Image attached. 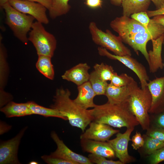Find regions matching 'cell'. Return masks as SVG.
<instances>
[{
    "label": "cell",
    "mask_w": 164,
    "mask_h": 164,
    "mask_svg": "<svg viewBox=\"0 0 164 164\" xmlns=\"http://www.w3.org/2000/svg\"><path fill=\"white\" fill-rule=\"evenodd\" d=\"M146 134L164 143V129L150 127Z\"/></svg>",
    "instance_id": "cell-35"
},
{
    "label": "cell",
    "mask_w": 164,
    "mask_h": 164,
    "mask_svg": "<svg viewBox=\"0 0 164 164\" xmlns=\"http://www.w3.org/2000/svg\"><path fill=\"white\" fill-rule=\"evenodd\" d=\"M42 24L37 21L33 22L28 40L34 45L38 56L52 57L56 48V40L53 35L46 30Z\"/></svg>",
    "instance_id": "cell-7"
},
{
    "label": "cell",
    "mask_w": 164,
    "mask_h": 164,
    "mask_svg": "<svg viewBox=\"0 0 164 164\" xmlns=\"http://www.w3.org/2000/svg\"><path fill=\"white\" fill-rule=\"evenodd\" d=\"M132 146L133 149L137 150L142 148L144 144V140L143 136L137 131L132 137Z\"/></svg>",
    "instance_id": "cell-36"
},
{
    "label": "cell",
    "mask_w": 164,
    "mask_h": 164,
    "mask_svg": "<svg viewBox=\"0 0 164 164\" xmlns=\"http://www.w3.org/2000/svg\"><path fill=\"white\" fill-rule=\"evenodd\" d=\"M163 45H164V39H163Z\"/></svg>",
    "instance_id": "cell-46"
},
{
    "label": "cell",
    "mask_w": 164,
    "mask_h": 164,
    "mask_svg": "<svg viewBox=\"0 0 164 164\" xmlns=\"http://www.w3.org/2000/svg\"><path fill=\"white\" fill-rule=\"evenodd\" d=\"M77 90L78 95L73 100L77 105L85 110L96 106L94 99L96 95L89 81L78 86Z\"/></svg>",
    "instance_id": "cell-18"
},
{
    "label": "cell",
    "mask_w": 164,
    "mask_h": 164,
    "mask_svg": "<svg viewBox=\"0 0 164 164\" xmlns=\"http://www.w3.org/2000/svg\"><path fill=\"white\" fill-rule=\"evenodd\" d=\"M27 103L32 114L39 115L46 117H56L64 120H67L66 117L56 109L46 108L39 105L33 101H29Z\"/></svg>",
    "instance_id": "cell-22"
},
{
    "label": "cell",
    "mask_w": 164,
    "mask_h": 164,
    "mask_svg": "<svg viewBox=\"0 0 164 164\" xmlns=\"http://www.w3.org/2000/svg\"><path fill=\"white\" fill-rule=\"evenodd\" d=\"M11 126H9L2 121L0 123V134L2 135L10 129Z\"/></svg>",
    "instance_id": "cell-40"
},
{
    "label": "cell",
    "mask_w": 164,
    "mask_h": 164,
    "mask_svg": "<svg viewBox=\"0 0 164 164\" xmlns=\"http://www.w3.org/2000/svg\"><path fill=\"white\" fill-rule=\"evenodd\" d=\"M152 19L164 26V15H160L155 16L153 17Z\"/></svg>",
    "instance_id": "cell-41"
},
{
    "label": "cell",
    "mask_w": 164,
    "mask_h": 164,
    "mask_svg": "<svg viewBox=\"0 0 164 164\" xmlns=\"http://www.w3.org/2000/svg\"><path fill=\"white\" fill-rule=\"evenodd\" d=\"M152 2L157 9L160 8L162 6L164 5V0H150Z\"/></svg>",
    "instance_id": "cell-42"
},
{
    "label": "cell",
    "mask_w": 164,
    "mask_h": 164,
    "mask_svg": "<svg viewBox=\"0 0 164 164\" xmlns=\"http://www.w3.org/2000/svg\"><path fill=\"white\" fill-rule=\"evenodd\" d=\"M85 4L89 7L95 9L101 7L102 5V0H86Z\"/></svg>",
    "instance_id": "cell-37"
},
{
    "label": "cell",
    "mask_w": 164,
    "mask_h": 164,
    "mask_svg": "<svg viewBox=\"0 0 164 164\" xmlns=\"http://www.w3.org/2000/svg\"><path fill=\"white\" fill-rule=\"evenodd\" d=\"M94 70L104 81H110L115 72L113 67L103 63H96L93 67Z\"/></svg>",
    "instance_id": "cell-28"
},
{
    "label": "cell",
    "mask_w": 164,
    "mask_h": 164,
    "mask_svg": "<svg viewBox=\"0 0 164 164\" xmlns=\"http://www.w3.org/2000/svg\"><path fill=\"white\" fill-rule=\"evenodd\" d=\"M152 101L151 94L148 87L142 88L136 83L128 102L129 109L143 130H147L150 127L149 111Z\"/></svg>",
    "instance_id": "cell-4"
},
{
    "label": "cell",
    "mask_w": 164,
    "mask_h": 164,
    "mask_svg": "<svg viewBox=\"0 0 164 164\" xmlns=\"http://www.w3.org/2000/svg\"><path fill=\"white\" fill-rule=\"evenodd\" d=\"M89 29L92 40L96 44L111 51L115 55L131 56L130 50L124 44L118 36L113 34L110 30L103 31L94 22L90 23Z\"/></svg>",
    "instance_id": "cell-6"
},
{
    "label": "cell",
    "mask_w": 164,
    "mask_h": 164,
    "mask_svg": "<svg viewBox=\"0 0 164 164\" xmlns=\"http://www.w3.org/2000/svg\"><path fill=\"white\" fill-rule=\"evenodd\" d=\"M71 92L62 87L57 88L50 108L56 109L66 117L71 126L79 128L84 132L93 121L89 110L77 105L70 98Z\"/></svg>",
    "instance_id": "cell-3"
},
{
    "label": "cell",
    "mask_w": 164,
    "mask_h": 164,
    "mask_svg": "<svg viewBox=\"0 0 164 164\" xmlns=\"http://www.w3.org/2000/svg\"><path fill=\"white\" fill-rule=\"evenodd\" d=\"M93 121L115 128H134L139 125L128 106V102L113 104L108 102L96 105L89 110Z\"/></svg>",
    "instance_id": "cell-2"
},
{
    "label": "cell",
    "mask_w": 164,
    "mask_h": 164,
    "mask_svg": "<svg viewBox=\"0 0 164 164\" xmlns=\"http://www.w3.org/2000/svg\"><path fill=\"white\" fill-rule=\"evenodd\" d=\"M164 39V34L156 39L151 40L152 50L148 52L149 61L148 62L150 73H155L159 68L162 69L164 63L161 57L162 48Z\"/></svg>",
    "instance_id": "cell-19"
},
{
    "label": "cell",
    "mask_w": 164,
    "mask_h": 164,
    "mask_svg": "<svg viewBox=\"0 0 164 164\" xmlns=\"http://www.w3.org/2000/svg\"><path fill=\"white\" fill-rule=\"evenodd\" d=\"M110 26L117 33L122 42L129 46L138 55L140 52L149 61L147 43L164 34V26L151 19L148 28L137 21L122 15L112 20Z\"/></svg>",
    "instance_id": "cell-1"
},
{
    "label": "cell",
    "mask_w": 164,
    "mask_h": 164,
    "mask_svg": "<svg viewBox=\"0 0 164 164\" xmlns=\"http://www.w3.org/2000/svg\"><path fill=\"white\" fill-rule=\"evenodd\" d=\"M0 111L8 118L32 114L27 102L17 103L11 101L1 108Z\"/></svg>",
    "instance_id": "cell-20"
},
{
    "label": "cell",
    "mask_w": 164,
    "mask_h": 164,
    "mask_svg": "<svg viewBox=\"0 0 164 164\" xmlns=\"http://www.w3.org/2000/svg\"><path fill=\"white\" fill-rule=\"evenodd\" d=\"M89 125V128L80 135V139L107 142L113 135L119 132L109 125L93 121Z\"/></svg>",
    "instance_id": "cell-14"
},
{
    "label": "cell",
    "mask_w": 164,
    "mask_h": 164,
    "mask_svg": "<svg viewBox=\"0 0 164 164\" xmlns=\"http://www.w3.org/2000/svg\"><path fill=\"white\" fill-rule=\"evenodd\" d=\"M111 3L116 6H120L121 5L122 0H109Z\"/></svg>",
    "instance_id": "cell-43"
},
{
    "label": "cell",
    "mask_w": 164,
    "mask_h": 164,
    "mask_svg": "<svg viewBox=\"0 0 164 164\" xmlns=\"http://www.w3.org/2000/svg\"><path fill=\"white\" fill-rule=\"evenodd\" d=\"M8 2L16 10L33 16L37 21L45 24L49 23L47 9L42 4L26 0H8Z\"/></svg>",
    "instance_id": "cell-10"
},
{
    "label": "cell",
    "mask_w": 164,
    "mask_h": 164,
    "mask_svg": "<svg viewBox=\"0 0 164 164\" xmlns=\"http://www.w3.org/2000/svg\"><path fill=\"white\" fill-rule=\"evenodd\" d=\"M80 143L85 152L108 158H114L116 156L114 150L108 142L80 139Z\"/></svg>",
    "instance_id": "cell-15"
},
{
    "label": "cell",
    "mask_w": 164,
    "mask_h": 164,
    "mask_svg": "<svg viewBox=\"0 0 164 164\" xmlns=\"http://www.w3.org/2000/svg\"><path fill=\"white\" fill-rule=\"evenodd\" d=\"M151 114L150 127L164 129V112Z\"/></svg>",
    "instance_id": "cell-31"
},
{
    "label": "cell",
    "mask_w": 164,
    "mask_h": 164,
    "mask_svg": "<svg viewBox=\"0 0 164 164\" xmlns=\"http://www.w3.org/2000/svg\"><path fill=\"white\" fill-rule=\"evenodd\" d=\"M88 158L92 163L97 164H123L120 160L114 161L108 160L106 158L100 155L90 153Z\"/></svg>",
    "instance_id": "cell-30"
},
{
    "label": "cell",
    "mask_w": 164,
    "mask_h": 164,
    "mask_svg": "<svg viewBox=\"0 0 164 164\" xmlns=\"http://www.w3.org/2000/svg\"><path fill=\"white\" fill-rule=\"evenodd\" d=\"M134 128H127L123 133L116 134L114 138L107 142L114 150L115 156L123 164L129 163L135 161V159L130 155L128 151L129 142L131 141L130 137Z\"/></svg>",
    "instance_id": "cell-9"
},
{
    "label": "cell",
    "mask_w": 164,
    "mask_h": 164,
    "mask_svg": "<svg viewBox=\"0 0 164 164\" xmlns=\"http://www.w3.org/2000/svg\"><path fill=\"white\" fill-rule=\"evenodd\" d=\"M146 12L149 18L158 15H164V5L160 8L155 10H147Z\"/></svg>",
    "instance_id": "cell-38"
},
{
    "label": "cell",
    "mask_w": 164,
    "mask_h": 164,
    "mask_svg": "<svg viewBox=\"0 0 164 164\" xmlns=\"http://www.w3.org/2000/svg\"><path fill=\"white\" fill-rule=\"evenodd\" d=\"M8 2V0H0V5L2 8V6L5 3Z\"/></svg>",
    "instance_id": "cell-44"
},
{
    "label": "cell",
    "mask_w": 164,
    "mask_h": 164,
    "mask_svg": "<svg viewBox=\"0 0 164 164\" xmlns=\"http://www.w3.org/2000/svg\"><path fill=\"white\" fill-rule=\"evenodd\" d=\"M38 163V162H37L34 161H32L29 162V164H37Z\"/></svg>",
    "instance_id": "cell-45"
},
{
    "label": "cell",
    "mask_w": 164,
    "mask_h": 164,
    "mask_svg": "<svg viewBox=\"0 0 164 164\" xmlns=\"http://www.w3.org/2000/svg\"><path fill=\"white\" fill-rule=\"evenodd\" d=\"M27 128H24L13 138L6 141H2L0 145V164H20L17 156L21 139Z\"/></svg>",
    "instance_id": "cell-11"
},
{
    "label": "cell",
    "mask_w": 164,
    "mask_h": 164,
    "mask_svg": "<svg viewBox=\"0 0 164 164\" xmlns=\"http://www.w3.org/2000/svg\"><path fill=\"white\" fill-rule=\"evenodd\" d=\"M137 82L135 80L129 85L116 87L108 84L105 95L108 103L113 104H120L128 102L132 90Z\"/></svg>",
    "instance_id": "cell-16"
},
{
    "label": "cell",
    "mask_w": 164,
    "mask_h": 164,
    "mask_svg": "<svg viewBox=\"0 0 164 164\" xmlns=\"http://www.w3.org/2000/svg\"><path fill=\"white\" fill-rule=\"evenodd\" d=\"M147 157L151 164H158L164 161V147L157 150Z\"/></svg>",
    "instance_id": "cell-32"
},
{
    "label": "cell",
    "mask_w": 164,
    "mask_h": 164,
    "mask_svg": "<svg viewBox=\"0 0 164 164\" xmlns=\"http://www.w3.org/2000/svg\"><path fill=\"white\" fill-rule=\"evenodd\" d=\"M50 56L45 55L38 56L36 67L39 71L47 78L53 80L54 71Z\"/></svg>",
    "instance_id": "cell-24"
},
{
    "label": "cell",
    "mask_w": 164,
    "mask_h": 164,
    "mask_svg": "<svg viewBox=\"0 0 164 164\" xmlns=\"http://www.w3.org/2000/svg\"><path fill=\"white\" fill-rule=\"evenodd\" d=\"M134 80L132 77L126 73H123L118 75L115 72L110 83L114 86L121 87L128 86Z\"/></svg>",
    "instance_id": "cell-29"
},
{
    "label": "cell",
    "mask_w": 164,
    "mask_h": 164,
    "mask_svg": "<svg viewBox=\"0 0 164 164\" xmlns=\"http://www.w3.org/2000/svg\"><path fill=\"white\" fill-rule=\"evenodd\" d=\"M150 3V0H122L123 15L130 17L135 13L146 12Z\"/></svg>",
    "instance_id": "cell-21"
},
{
    "label": "cell",
    "mask_w": 164,
    "mask_h": 164,
    "mask_svg": "<svg viewBox=\"0 0 164 164\" xmlns=\"http://www.w3.org/2000/svg\"><path fill=\"white\" fill-rule=\"evenodd\" d=\"M131 17L141 23L148 28L150 19L146 12H143L135 13L131 15Z\"/></svg>",
    "instance_id": "cell-33"
},
{
    "label": "cell",
    "mask_w": 164,
    "mask_h": 164,
    "mask_svg": "<svg viewBox=\"0 0 164 164\" xmlns=\"http://www.w3.org/2000/svg\"><path fill=\"white\" fill-rule=\"evenodd\" d=\"M32 2L39 3L45 7L47 9L49 10L51 7L52 0H26Z\"/></svg>",
    "instance_id": "cell-39"
},
{
    "label": "cell",
    "mask_w": 164,
    "mask_h": 164,
    "mask_svg": "<svg viewBox=\"0 0 164 164\" xmlns=\"http://www.w3.org/2000/svg\"><path fill=\"white\" fill-rule=\"evenodd\" d=\"M5 14V23L14 36L22 42L27 44L28 32L31 30L35 18L22 13L13 8L8 2L2 7Z\"/></svg>",
    "instance_id": "cell-5"
},
{
    "label": "cell",
    "mask_w": 164,
    "mask_h": 164,
    "mask_svg": "<svg viewBox=\"0 0 164 164\" xmlns=\"http://www.w3.org/2000/svg\"><path fill=\"white\" fill-rule=\"evenodd\" d=\"M147 86L152 98L149 113L153 114L164 112V77L149 80Z\"/></svg>",
    "instance_id": "cell-13"
},
{
    "label": "cell",
    "mask_w": 164,
    "mask_h": 164,
    "mask_svg": "<svg viewBox=\"0 0 164 164\" xmlns=\"http://www.w3.org/2000/svg\"><path fill=\"white\" fill-rule=\"evenodd\" d=\"M50 135L57 146L56 150L51 153L50 155L70 161L73 164H92L88 157L70 150L60 138L55 131H52Z\"/></svg>",
    "instance_id": "cell-12"
},
{
    "label": "cell",
    "mask_w": 164,
    "mask_h": 164,
    "mask_svg": "<svg viewBox=\"0 0 164 164\" xmlns=\"http://www.w3.org/2000/svg\"><path fill=\"white\" fill-rule=\"evenodd\" d=\"M0 36V93H2L5 92L4 89L7 82L9 68L6 60V50L2 43V35Z\"/></svg>",
    "instance_id": "cell-23"
},
{
    "label": "cell",
    "mask_w": 164,
    "mask_h": 164,
    "mask_svg": "<svg viewBox=\"0 0 164 164\" xmlns=\"http://www.w3.org/2000/svg\"><path fill=\"white\" fill-rule=\"evenodd\" d=\"M97 50L100 55L117 60L133 71L139 79L141 87L144 88L147 86L149 80L146 68L135 59L129 55L119 56L112 54L106 49L100 46L98 48Z\"/></svg>",
    "instance_id": "cell-8"
},
{
    "label": "cell",
    "mask_w": 164,
    "mask_h": 164,
    "mask_svg": "<svg viewBox=\"0 0 164 164\" xmlns=\"http://www.w3.org/2000/svg\"><path fill=\"white\" fill-rule=\"evenodd\" d=\"M90 66L86 63H80L65 71L62 78L80 86L89 81Z\"/></svg>",
    "instance_id": "cell-17"
},
{
    "label": "cell",
    "mask_w": 164,
    "mask_h": 164,
    "mask_svg": "<svg viewBox=\"0 0 164 164\" xmlns=\"http://www.w3.org/2000/svg\"><path fill=\"white\" fill-rule=\"evenodd\" d=\"M89 81L96 95H105L108 84L100 78L94 70L90 73Z\"/></svg>",
    "instance_id": "cell-27"
},
{
    "label": "cell",
    "mask_w": 164,
    "mask_h": 164,
    "mask_svg": "<svg viewBox=\"0 0 164 164\" xmlns=\"http://www.w3.org/2000/svg\"><path fill=\"white\" fill-rule=\"evenodd\" d=\"M41 159L46 163L48 164H73L65 159L50 155H44L41 157Z\"/></svg>",
    "instance_id": "cell-34"
},
{
    "label": "cell",
    "mask_w": 164,
    "mask_h": 164,
    "mask_svg": "<svg viewBox=\"0 0 164 164\" xmlns=\"http://www.w3.org/2000/svg\"><path fill=\"white\" fill-rule=\"evenodd\" d=\"M69 0H52L51 7L49 10L50 16L52 19L67 14L71 6L68 3Z\"/></svg>",
    "instance_id": "cell-26"
},
{
    "label": "cell",
    "mask_w": 164,
    "mask_h": 164,
    "mask_svg": "<svg viewBox=\"0 0 164 164\" xmlns=\"http://www.w3.org/2000/svg\"><path fill=\"white\" fill-rule=\"evenodd\" d=\"M144 140L143 146L138 149L141 155L147 157L157 150L164 147V143L146 134L142 135Z\"/></svg>",
    "instance_id": "cell-25"
}]
</instances>
